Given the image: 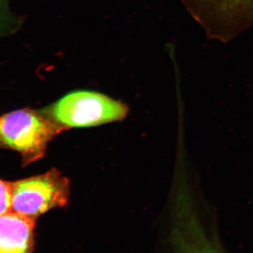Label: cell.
I'll use <instances>...</instances> for the list:
<instances>
[{"mask_svg":"<svg viewBox=\"0 0 253 253\" xmlns=\"http://www.w3.org/2000/svg\"><path fill=\"white\" fill-rule=\"evenodd\" d=\"M64 129L44 113L18 110L0 116V146L17 151L29 164L44 157L49 141Z\"/></svg>","mask_w":253,"mask_h":253,"instance_id":"1","label":"cell"},{"mask_svg":"<svg viewBox=\"0 0 253 253\" xmlns=\"http://www.w3.org/2000/svg\"><path fill=\"white\" fill-rule=\"evenodd\" d=\"M208 40L227 44L253 28V0H180Z\"/></svg>","mask_w":253,"mask_h":253,"instance_id":"2","label":"cell"},{"mask_svg":"<svg viewBox=\"0 0 253 253\" xmlns=\"http://www.w3.org/2000/svg\"><path fill=\"white\" fill-rule=\"evenodd\" d=\"M126 105L89 91H76L63 96L44 113L66 129L86 127L120 121L126 117Z\"/></svg>","mask_w":253,"mask_h":253,"instance_id":"3","label":"cell"},{"mask_svg":"<svg viewBox=\"0 0 253 253\" xmlns=\"http://www.w3.org/2000/svg\"><path fill=\"white\" fill-rule=\"evenodd\" d=\"M11 211L36 219L67 204L69 181L52 169L44 174L11 182Z\"/></svg>","mask_w":253,"mask_h":253,"instance_id":"4","label":"cell"},{"mask_svg":"<svg viewBox=\"0 0 253 253\" xmlns=\"http://www.w3.org/2000/svg\"><path fill=\"white\" fill-rule=\"evenodd\" d=\"M180 214L172 235L175 253H227L215 231L205 225L192 208Z\"/></svg>","mask_w":253,"mask_h":253,"instance_id":"5","label":"cell"},{"mask_svg":"<svg viewBox=\"0 0 253 253\" xmlns=\"http://www.w3.org/2000/svg\"><path fill=\"white\" fill-rule=\"evenodd\" d=\"M36 219L9 212L0 215V253H34Z\"/></svg>","mask_w":253,"mask_h":253,"instance_id":"6","label":"cell"},{"mask_svg":"<svg viewBox=\"0 0 253 253\" xmlns=\"http://www.w3.org/2000/svg\"><path fill=\"white\" fill-rule=\"evenodd\" d=\"M11 211V182L0 179V215Z\"/></svg>","mask_w":253,"mask_h":253,"instance_id":"7","label":"cell"},{"mask_svg":"<svg viewBox=\"0 0 253 253\" xmlns=\"http://www.w3.org/2000/svg\"><path fill=\"white\" fill-rule=\"evenodd\" d=\"M11 16L8 10L6 0H0V30L6 29L11 23Z\"/></svg>","mask_w":253,"mask_h":253,"instance_id":"8","label":"cell"}]
</instances>
